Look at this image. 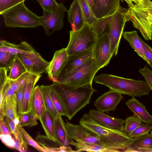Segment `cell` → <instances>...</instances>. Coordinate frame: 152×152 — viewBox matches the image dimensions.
Returning <instances> with one entry per match:
<instances>
[{"label": "cell", "instance_id": "bcb514c9", "mask_svg": "<svg viewBox=\"0 0 152 152\" xmlns=\"http://www.w3.org/2000/svg\"><path fill=\"white\" fill-rule=\"evenodd\" d=\"M142 44L145 55L148 62V64L152 69V49L143 41Z\"/></svg>", "mask_w": 152, "mask_h": 152}, {"label": "cell", "instance_id": "ee69618b", "mask_svg": "<svg viewBox=\"0 0 152 152\" xmlns=\"http://www.w3.org/2000/svg\"><path fill=\"white\" fill-rule=\"evenodd\" d=\"M25 0H0V14Z\"/></svg>", "mask_w": 152, "mask_h": 152}, {"label": "cell", "instance_id": "4fadbf2b", "mask_svg": "<svg viewBox=\"0 0 152 152\" xmlns=\"http://www.w3.org/2000/svg\"><path fill=\"white\" fill-rule=\"evenodd\" d=\"M123 99L122 94L110 89L96 100L94 105L97 110L107 113L115 110L117 106Z\"/></svg>", "mask_w": 152, "mask_h": 152}, {"label": "cell", "instance_id": "9a60e30c", "mask_svg": "<svg viewBox=\"0 0 152 152\" xmlns=\"http://www.w3.org/2000/svg\"><path fill=\"white\" fill-rule=\"evenodd\" d=\"M68 55L66 48L56 51L53 57L49 62L47 70L49 79L53 82H56L67 60Z\"/></svg>", "mask_w": 152, "mask_h": 152}, {"label": "cell", "instance_id": "d6986e66", "mask_svg": "<svg viewBox=\"0 0 152 152\" xmlns=\"http://www.w3.org/2000/svg\"><path fill=\"white\" fill-rule=\"evenodd\" d=\"M67 12L72 30L75 31L81 28L85 22L81 8L76 0H74Z\"/></svg>", "mask_w": 152, "mask_h": 152}, {"label": "cell", "instance_id": "7a4b0ae2", "mask_svg": "<svg viewBox=\"0 0 152 152\" xmlns=\"http://www.w3.org/2000/svg\"><path fill=\"white\" fill-rule=\"evenodd\" d=\"M79 123L89 131L100 137L111 148L125 152L132 141V139L123 131L98 123L89 113L84 114Z\"/></svg>", "mask_w": 152, "mask_h": 152}, {"label": "cell", "instance_id": "f5cc1de1", "mask_svg": "<svg viewBox=\"0 0 152 152\" xmlns=\"http://www.w3.org/2000/svg\"><path fill=\"white\" fill-rule=\"evenodd\" d=\"M150 134L151 135H152V129L151 130V131L150 132Z\"/></svg>", "mask_w": 152, "mask_h": 152}, {"label": "cell", "instance_id": "d6a6232c", "mask_svg": "<svg viewBox=\"0 0 152 152\" xmlns=\"http://www.w3.org/2000/svg\"><path fill=\"white\" fill-rule=\"evenodd\" d=\"M83 13L85 22L90 26L97 20L95 17L87 3V0H76Z\"/></svg>", "mask_w": 152, "mask_h": 152}, {"label": "cell", "instance_id": "f35d334b", "mask_svg": "<svg viewBox=\"0 0 152 152\" xmlns=\"http://www.w3.org/2000/svg\"><path fill=\"white\" fill-rule=\"evenodd\" d=\"M16 55L9 52H0V68L10 69Z\"/></svg>", "mask_w": 152, "mask_h": 152}, {"label": "cell", "instance_id": "60d3db41", "mask_svg": "<svg viewBox=\"0 0 152 152\" xmlns=\"http://www.w3.org/2000/svg\"><path fill=\"white\" fill-rule=\"evenodd\" d=\"M152 129V125L141 123L135 129L128 134L132 139L148 133Z\"/></svg>", "mask_w": 152, "mask_h": 152}, {"label": "cell", "instance_id": "d590c367", "mask_svg": "<svg viewBox=\"0 0 152 152\" xmlns=\"http://www.w3.org/2000/svg\"><path fill=\"white\" fill-rule=\"evenodd\" d=\"M19 127L21 132L24 142L27 145H29L40 152H48V151L36 141L34 140L25 131L22 127L19 125Z\"/></svg>", "mask_w": 152, "mask_h": 152}, {"label": "cell", "instance_id": "c3c4849f", "mask_svg": "<svg viewBox=\"0 0 152 152\" xmlns=\"http://www.w3.org/2000/svg\"><path fill=\"white\" fill-rule=\"evenodd\" d=\"M127 3L129 7L132 6L134 4L133 2H134V0H124Z\"/></svg>", "mask_w": 152, "mask_h": 152}, {"label": "cell", "instance_id": "6da1fadb", "mask_svg": "<svg viewBox=\"0 0 152 152\" xmlns=\"http://www.w3.org/2000/svg\"><path fill=\"white\" fill-rule=\"evenodd\" d=\"M50 86L60 98L65 110L66 116L69 120L89 103L92 94L97 91L92 84L74 87L53 82Z\"/></svg>", "mask_w": 152, "mask_h": 152}, {"label": "cell", "instance_id": "f6af8a7d", "mask_svg": "<svg viewBox=\"0 0 152 152\" xmlns=\"http://www.w3.org/2000/svg\"><path fill=\"white\" fill-rule=\"evenodd\" d=\"M138 72L143 77L152 91V70L145 65L143 68L140 69Z\"/></svg>", "mask_w": 152, "mask_h": 152}, {"label": "cell", "instance_id": "ffe728a7", "mask_svg": "<svg viewBox=\"0 0 152 152\" xmlns=\"http://www.w3.org/2000/svg\"><path fill=\"white\" fill-rule=\"evenodd\" d=\"M125 104L142 121L146 124L152 125V116L148 112L145 106L135 97L128 100Z\"/></svg>", "mask_w": 152, "mask_h": 152}, {"label": "cell", "instance_id": "e575fe53", "mask_svg": "<svg viewBox=\"0 0 152 152\" xmlns=\"http://www.w3.org/2000/svg\"><path fill=\"white\" fill-rule=\"evenodd\" d=\"M142 122L141 120L137 116H129L125 120L122 131L128 135L140 125Z\"/></svg>", "mask_w": 152, "mask_h": 152}, {"label": "cell", "instance_id": "e0dca14e", "mask_svg": "<svg viewBox=\"0 0 152 152\" xmlns=\"http://www.w3.org/2000/svg\"><path fill=\"white\" fill-rule=\"evenodd\" d=\"M89 113L94 119L100 124L110 128L122 131L125 123V120L112 117L103 112L94 109L91 110Z\"/></svg>", "mask_w": 152, "mask_h": 152}, {"label": "cell", "instance_id": "f1b7e54d", "mask_svg": "<svg viewBox=\"0 0 152 152\" xmlns=\"http://www.w3.org/2000/svg\"><path fill=\"white\" fill-rule=\"evenodd\" d=\"M10 129L13 135L16 140L22 146L24 152L28 150L27 145L25 143L19 124H16L8 116L5 115L3 119Z\"/></svg>", "mask_w": 152, "mask_h": 152}, {"label": "cell", "instance_id": "7402d4cb", "mask_svg": "<svg viewBox=\"0 0 152 152\" xmlns=\"http://www.w3.org/2000/svg\"><path fill=\"white\" fill-rule=\"evenodd\" d=\"M46 110L40 86L34 87L32 96L31 110L39 120Z\"/></svg>", "mask_w": 152, "mask_h": 152}, {"label": "cell", "instance_id": "8fae6325", "mask_svg": "<svg viewBox=\"0 0 152 152\" xmlns=\"http://www.w3.org/2000/svg\"><path fill=\"white\" fill-rule=\"evenodd\" d=\"M66 127L69 137L76 142L97 144L111 148L100 137L80 124L74 125L67 121Z\"/></svg>", "mask_w": 152, "mask_h": 152}, {"label": "cell", "instance_id": "44dd1931", "mask_svg": "<svg viewBox=\"0 0 152 152\" xmlns=\"http://www.w3.org/2000/svg\"><path fill=\"white\" fill-rule=\"evenodd\" d=\"M58 115L55 117V132L56 141L61 145L67 147L73 140L69 137L66 127V124Z\"/></svg>", "mask_w": 152, "mask_h": 152}, {"label": "cell", "instance_id": "277c9868", "mask_svg": "<svg viewBox=\"0 0 152 152\" xmlns=\"http://www.w3.org/2000/svg\"><path fill=\"white\" fill-rule=\"evenodd\" d=\"M6 26L12 28H35L41 26L40 17L28 9L24 2L2 13Z\"/></svg>", "mask_w": 152, "mask_h": 152}, {"label": "cell", "instance_id": "4316f807", "mask_svg": "<svg viewBox=\"0 0 152 152\" xmlns=\"http://www.w3.org/2000/svg\"><path fill=\"white\" fill-rule=\"evenodd\" d=\"M41 77V75H39L27 84L24 94L21 114L31 110V102L33 92L35 85Z\"/></svg>", "mask_w": 152, "mask_h": 152}, {"label": "cell", "instance_id": "ba28073f", "mask_svg": "<svg viewBox=\"0 0 152 152\" xmlns=\"http://www.w3.org/2000/svg\"><path fill=\"white\" fill-rule=\"evenodd\" d=\"M99 70L93 58L56 83L74 87L92 84L95 75Z\"/></svg>", "mask_w": 152, "mask_h": 152}, {"label": "cell", "instance_id": "836d02e7", "mask_svg": "<svg viewBox=\"0 0 152 152\" xmlns=\"http://www.w3.org/2000/svg\"><path fill=\"white\" fill-rule=\"evenodd\" d=\"M35 115L31 111L21 114L19 117V125L21 127H32L38 123Z\"/></svg>", "mask_w": 152, "mask_h": 152}, {"label": "cell", "instance_id": "52a82bcc", "mask_svg": "<svg viewBox=\"0 0 152 152\" xmlns=\"http://www.w3.org/2000/svg\"><path fill=\"white\" fill-rule=\"evenodd\" d=\"M107 29L110 40L111 52L116 56L126 23L131 20L127 10L121 8L114 14L106 17Z\"/></svg>", "mask_w": 152, "mask_h": 152}, {"label": "cell", "instance_id": "3957f363", "mask_svg": "<svg viewBox=\"0 0 152 152\" xmlns=\"http://www.w3.org/2000/svg\"><path fill=\"white\" fill-rule=\"evenodd\" d=\"M96 83L104 85L122 94L132 97L148 95L151 89L145 81L136 80L116 76L102 73L95 76Z\"/></svg>", "mask_w": 152, "mask_h": 152}, {"label": "cell", "instance_id": "681fc988", "mask_svg": "<svg viewBox=\"0 0 152 152\" xmlns=\"http://www.w3.org/2000/svg\"><path fill=\"white\" fill-rule=\"evenodd\" d=\"M87 1L88 5L91 9L93 6L94 0H87Z\"/></svg>", "mask_w": 152, "mask_h": 152}, {"label": "cell", "instance_id": "9c48e42d", "mask_svg": "<svg viewBox=\"0 0 152 152\" xmlns=\"http://www.w3.org/2000/svg\"><path fill=\"white\" fill-rule=\"evenodd\" d=\"M67 10L62 2L58 4L57 8L53 12L43 10V15L40 17L41 26L47 35H50L54 31L60 30L62 28L64 13Z\"/></svg>", "mask_w": 152, "mask_h": 152}, {"label": "cell", "instance_id": "ac0fdd59", "mask_svg": "<svg viewBox=\"0 0 152 152\" xmlns=\"http://www.w3.org/2000/svg\"><path fill=\"white\" fill-rule=\"evenodd\" d=\"M125 152H152V135L148 133L132 139Z\"/></svg>", "mask_w": 152, "mask_h": 152}, {"label": "cell", "instance_id": "5b68a950", "mask_svg": "<svg viewBox=\"0 0 152 152\" xmlns=\"http://www.w3.org/2000/svg\"><path fill=\"white\" fill-rule=\"evenodd\" d=\"M69 36L66 48L68 56L93 50L97 38L91 26L85 22L80 29L70 31Z\"/></svg>", "mask_w": 152, "mask_h": 152}, {"label": "cell", "instance_id": "ab89813d", "mask_svg": "<svg viewBox=\"0 0 152 152\" xmlns=\"http://www.w3.org/2000/svg\"><path fill=\"white\" fill-rule=\"evenodd\" d=\"M35 51L27 42L23 41L18 45L13 44L12 48V53L16 55L20 53L33 52Z\"/></svg>", "mask_w": 152, "mask_h": 152}, {"label": "cell", "instance_id": "484cf974", "mask_svg": "<svg viewBox=\"0 0 152 152\" xmlns=\"http://www.w3.org/2000/svg\"><path fill=\"white\" fill-rule=\"evenodd\" d=\"M4 115L12 119L15 123L19 124V117L17 111L15 94L7 97L5 101L4 107Z\"/></svg>", "mask_w": 152, "mask_h": 152}, {"label": "cell", "instance_id": "603a6c76", "mask_svg": "<svg viewBox=\"0 0 152 152\" xmlns=\"http://www.w3.org/2000/svg\"><path fill=\"white\" fill-rule=\"evenodd\" d=\"M122 35L135 51L148 64V61L145 54L143 40L139 37L137 31H125L123 32Z\"/></svg>", "mask_w": 152, "mask_h": 152}, {"label": "cell", "instance_id": "8992f818", "mask_svg": "<svg viewBox=\"0 0 152 152\" xmlns=\"http://www.w3.org/2000/svg\"><path fill=\"white\" fill-rule=\"evenodd\" d=\"M127 11L134 27L140 31L146 40H151L149 26L152 23V1L142 0L129 7Z\"/></svg>", "mask_w": 152, "mask_h": 152}, {"label": "cell", "instance_id": "d4e9b609", "mask_svg": "<svg viewBox=\"0 0 152 152\" xmlns=\"http://www.w3.org/2000/svg\"><path fill=\"white\" fill-rule=\"evenodd\" d=\"M39 120L46 136L51 140L56 141L55 132V117L46 110Z\"/></svg>", "mask_w": 152, "mask_h": 152}, {"label": "cell", "instance_id": "cb8c5ba5", "mask_svg": "<svg viewBox=\"0 0 152 152\" xmlns=\"http://www.w3.org/2000/svg\"><path fill=\"white\" fill-rule=\"evenodd\" d=\"M70 145L74 146L76 150V152L83 151L96 152H120L118 149H111L97 144L81 142H75L72 140Z\"/></svg>", "mask_w": 152, "mask_h": 152}, {"label": "cell", "instance_id": "30bf717a", "mask_svg": "<svg viewBox=\"0 0 152 152\" xmlns=\"http://www.w3.org/2000/svg\"><path fill=\"white\" fill-rule=\"evenodd\" d=\"M94 58L99 69L106 66L113 56L110 47V40L108 33L97 37L93 50Z\"/></svg>", "mask_w": 152, "mask_h": 152}, {"label": "cell", "instance_id": "4dcf8cb0", "mask_svg": "<svg viewBox=\"0 0 152 152\" xmlns=\"http://www.w3.org/2000/svg\"><path fill=\"white\" fill-rule=\"evenodd\" d=\"M40 88L42 94L46 109L55 117L59 115L54 105L50 95V86L41 85Z\"/></svg>", "mask_w": 152, "mask_h": 152}, {"label": "cell", "instance_id": "74e56055", "mask_svg": "<svg viewBox=\"0 0 152 152\" xmlns=\"http://www.w3.org/2000/svg\"><path fill=\"white\" fill-rule=\"evenodd\" d=\"M50 87V95L56 110L59 115L66 116L65 110L60 98L56 91Z\"/></svg>", "mask_w": 152, "mask_h": 152}, {"label": "cell", "instance_id": "83f0119b", "mask_svg": "<svg viewBox=\"0 0 152 152\" xmlns=\"http://www.w3.org/2000/svg\"><path fill=\"white\" fill-rule=\"evenodd\" d=\"M35 139L48 152H61L62 145L56 141L51 140L46 135L39 134L35 137Z\"/></svg>", "mask_w": 152, "mask_h": 152}, {"label": "cell", "instance_id": "7dc6e473", "mask_svg": "<svg viewBox=\"0 0 152 152\" xmlns=\"http://www.w3.org/2000/svg\"><path fill=\"white\" fill-rule=\"evenodd\" d=\"M0 132L2 134H13L8 125L3 119H0Z\"/></svg>", "mask_w": 152, "mask_h": 152}, {"label": "cell", "instance_id": "7bdbcfd3", "mask_svg": "<svg viewBox=\"0 0 152 152\" xmlns=\"http://www.w3.org/2000/svg\"><path fill=\"white\" fill-rule=\"evenodd\" d=\"M42 7L43 10L50 12H54L57 8L58 3L56 0H37Z\"/></svg>", "mask_w": 152, "mask_h": 152}, {"label": "cell", "instance_id": "b9f144b4", "mask_svg": "<svg viewBox=\"0 0 152 152\" xmlns=\"http://www.w3.org/2000/svg\"><path fill=\"white\" fill-rule=\"evenodd\" d=\"M27 84H23L16 92L17 111L19 117L22 113V109L25 90Z\"/></svg>", "mask_w": 152, "mask_h": 152}, {"label": "cell", "instance_id": "f546056e", "mask_svg": "<svg viewBox=\"0 0 152 152\" xmlns=\"http://www.w3.org/2000/svg\"><path fill=\"white\" fill-rule=\"evenodd\" d=\"M10 69L8 79L11 80H17L24 73L27 72L24 65L17 55H16Z\"/></svg>", "mask_w": 152, "mask_h": 152}, {"label": "cell", "instance_id": "5bb4252c", "mask_svg": "<svg viewBox=\"0 0 152 152\" xmlns=\"http://www.w3.org/2000/svg\"><path fill=\"white\" fill-rule=\"evenodd\" d=\"M93 58V50L68 56L67 61L61 72L58 80L66 77Z\"/></svg>", "mask_w": 152, "mask_h": 152}, {"label": "cell", "instance_id": "816d5d0a", "mask_svg": "<svg viewBox=\"0 0 152 152\" xmlns=\"http://www.w3.org/2000/svg\"><path fill=\"white\" fill-rule=\"evenodd\" d=\"M142 0H134V3L135 4H137L140 3Z\"/></svg>", "mask_w": 152, "mask_h": 152}, {"label": "cell", "instance_id": "7c38bea8", "mask_svg": "<svg viewBox=\"0 0 152 152\" xmlns=\"http://www.w3.org/2000/svg\"><path fill=\"white\" fill-rule=\"evenodd\" d=\"M24 65L27 71L30 73L40 75L46 71L49 62L45 60L35 50L31 53L17 54Z\"/></svg>", "mask_w": 152, "mask_h": 152}, {"label": "cell", "instance_id": "1f68e13d", "mask_svg": "<svg viewBox=\"0 0 152 152\" xmlns=\"http://www.w3.org/2000/svg\"><path fill=\"white\" fill-rule=\"evenodd\" d=\"M38 75L26 72L17 80H11L8 79L12 89L16 92L24 84H27Z\"/></svg>", "mask_w": 152, "mask_h": 152}, {"label": "cell", "instance_id": "2e32d148", "mask_svg": "<svg viewBox=\"0 0 152 152\" xmlns=\"http://www.w3.org/2000/svg\"><path fill=\"white\" fill-rule=\"evenodd\" d=\"M121 0H94L91 10L97 19L114 14L121 7Z\"/></svg>", "mask_w": 152, "mask_h": 152}, {"label": "cell", "instance_id": "8d00e7d4", "mask_svg": "<svg viewBox=\"0 0 152 152\" xmlns=\"http://www.w3.org/2000/svg\"><path fill=\"white\" fill-rule=\"evenodd\" d=\"M13 134H0L2 142L7 146L15 148L20 152H24L23 148L16 140Z\"/></svg>", "mask_w": 152, "mask_h": 152}, {"label": "cell", "instance_id": "f907efd6", "mask_svg": "<svg viewBox=\"0 0 152 152\" xmlns=\"http://www.w3.org/2000/svg\"><path fill=\"white\" fill-rule=\"evenodd\" d=\"M149 28L151 32V40L152 41V23L150 24L149 26Z\"/></svg>", "mask_w": 152, "mask_h": 152}]
</instances>
